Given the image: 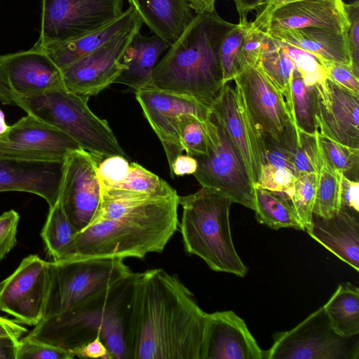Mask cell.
Masks as SVG:
<instances>
[{
  "label": "cell",
  "instance_id": "obj_1",
  "mask_svg": "<svg viewBox=\"0 0 359 359\" xmlns=\"http://www.w3.org/2000/svg\"><path fill=\"white\" fill-rule=\"evenodd\" d=\"M206 313L176 275L133 273L124 316L127 359H201Z\"/></svg>",
  "mask_w": 359,
  "mask_h": 359
},
{
  "label": "cell",
  "instance_id": "obj_2",
  "mask_svg": "<svg viewBox=\"0 0 359 359\" xmlns=\"http://www.w3.org/2000/svg\"><path fill=\"white\" fill-rule=\"evenodd\" d=\"M178 198L175 189L165 194H141L118 217L79 231L69 259H143L161 252L179 226Z\"/></svg>",
  "mask_w": 359,
  "mask_h": 359
},
{
  "label": "cell",
  "instance_id": "obj_3",
  "mask_svg": "<svg viewBox=\"0 0 359 359\" xmlns=\"http://www.w3.org/2000/svg\"><path fill=\"white\" fill-rule=\"evenodd\" d=\"M236 25L222 19L215 9L195 13L190 24L155 66L152 74L154 86L210 109L224 84L219 47Z\"/></svg>",
  "mask_w": 359,
  "mask_h": 359
},
{
  "label": "cell",
  "instance_id": "obj_4",
  "mask_svg": "<svg viewBox=\"0 0 359 359\" xmlns=\"http://www.w3.org/2000/svg\"><path fill=\"white\" fill-rule=\"evenodd\" d=\"M132 275L98 299L42 320L26 336L72 351L100 335L111 359H127L124 316Z\"/></svg>",
  "mask_w": 359,
  "mask_h": 359
},
{
  "label": "cell",
  "instance_id": "obj_5",
  "mask_svg": "<svg viewBox=\"0 0 359 359\" xmlns=\"http://www.w3.org/2000/svg\"><path fill=\"white\" fill-rule=\"evenodd\" d=\"M179 223L186 252L201 258L213 271L243 277L248 268L234 247L229 222L232 202L205 187L178 198Z\"/></svg>",
  "mask_w": 359,
  "mask_h": 359
},
{
  "label": "cell",
  "instance_id": "obj_6",
  "mask_svg": "<svg viewBox=\"0 0 359 359\" xmlns=\"http://www.w3.org/2000/svg\"><path fill=\"white\" fill-rule=\"evenodd\" d=\"M88 98L65 86L17 98L13 106L61 130L84 150L102 158L127 154L105 120L89 108Z\"/></svg>",
  "mask_w": 359,
  "mask_h": 359
},
{
  "label": "cell",
  "instance_id": "obj_7",
  "mask_svg": "<svg viewBox=\"0 0 359 359\" xmlns=\"http://www.w3.org/2000/svg\"><path fill=\"white\" fill-rule=\"evenodd\" d=\"M49 269L43 319L60 316L97 299L133 273L123 259L116 258L51 261Z\"/></svg>",
  "mask_w": 359,
  "mask_h": 359
},
{
  "label": "cell",
  "instance_id": "obj_8",
  "mask_svg": "<svg viewBox=\"0 0 359 359\" xmlns=\"http://www.w3.org/2000/svg\"><path fill=\"white\" fill-rule=\"evenodd\" d=\"M205 123L208 153L195 158L198 168L194 177L202 187L254 210L255 187L242 157L210 109Z\"/></svg>",
  "mask_w": 359,
  "mask_h": 359
},
{
  "label": "cell",
  "instance_id": "obj_9",
  "mask_svg": "<svg viewBox=\"0 0 359 359\" xmlns=\"http://www.w3.org/2000/svg\"><path fill=\"white\" fill-rule=\"evenodd\" d=\"M358 336L337 334L321 307L292 330L276 333L266 359H358Z\"/></svg>",
  "mask_w": 359,
  "mask_h": 359
},
{
  "label": "cell",
  "instance_id": "obj_10",
  "mask_svg": "<svg viewBox=\"0 0 359 359\" xmlns=\"http://www.w3.org/2000/svg\"><path fill=\"white\" fill-rule=\"evenodd\" d=\"M125 0H42L40 35L33 48L44 49L72 41L113 21Z\"/></svg>",
  "mask_w": 359,
  "mask_h": 359
},
{
  "label": "cell",
  "instance_id": "obj_11",
  "mask_svg": "<svg viewBox=\"0 0 359 359\" xmlns=\"http://www.w3.org/2000/svg\"><path fill=\"white\" fill-rule=\"evenodd\" d=\"M142 26L140 19L94 51L61 69L64 86L88 99L114 83L126 68L122 62L123 56Z\"/></svg>",
  "mask_w": 359,
  "mask_h": 359
},
{
  "label": "cell",
  "instance_id": "obj_12",
  "mask_svg": "<svg viewBox=\"0 0 359 359\" xmlns=\"http://www.w3.org/2000/svg\"><path fill=\"white\" fill-rule=\"evenodd\" d=\"M49 283V262L27 256L0 281V311L20 324L36 326L43 319Z\"/></svg>",
  "mask_w": 359,
  "mask_h": 359
},
{
  "label": "cell",
  "instance_id": "obj_13",
  "mask_svg": "<svg viewBox=\"0 0 359 359\" xmlns=\"http://www.w3.org/2000/svg\"><path fill=\"white\" fill-rule=\"evenodd\" d=\"M103 158L81 148L63 161L59 199L78 231L88 226L97 212L101 198L97 169Z\"/></svg>",
  "mask_w": 359,
  "mask_h": 359
},
{
  "label": "cell",
  "instance_id": "obj_14",
  "mask_svg": "<svg viewBox=\"0 0 359 359\" xmlns=\"http://www.w3.org/2000/svg\"><path fill=\"white\" fill-rule=\"evenodd\" d=\"M64 86L60 69L43 50L0 55V101L13 106L15 100Z\"/></svg>",
  "mask_w": 359,
  "mask_h": 359
},
{
  "label": "cell",
  "instance_id": "obj_15",
  "mask_svg": "<svg viewBox=\"0 0 359 359\" xmlns=\"http://www.w3.org/2000/svg\"><path fill=\"white\" fill-rule=\"evenodd\" d=\"M81 148L69 136L30 114L0 135V157L60 162Z\"/></svg>",
  "mask_w": 359,
  "mask_h": 359
},
{
  "label": "cell",
  "instance_id": "obj_16",
  "mask_svg": "<svg viewBox=\"0 0 359 359\" xmlns=\"http://www.w3.org/2000/svg\"><path fill=\"white\" fill-rule=\"evenodd\" d=\"M238 151L255 185L259 180L264 153L262 135L255 127L238 86L225 83L210 108Z\"/></svg>",
  "mask_w": 359,
  "mask_h": 359
},
{
  "label": "cell",
  "instance_id": "obj_17",
  "mask_svg": "<svg viewBox=\"0 0 359 359\" xmlns=\"http://www.w3.org/2000/svg\"><path fill=\"white\" fill-rule=\"evenodd\" d=\"M136 100L144 116L161 141L169 167L182 154L178 116L188 113L205 120L210 109L188 97L156 88L135 91Z\"/></svg>",
  "mask_w": 359,
  "mask_h": 359
},
{
  "label": "cell",
  "instance_id": "obj_18",
  "mask_svg": "<svg viewBox=\"0 0 359 359\" xmlns=\"http://www.w3.org/2000/svg\"><path fill=\"white\" fill-rule=\"evenodd\" d=\"M318 133L359 149V95L327 79L314 85Z\"/></svg>",
  "mask_w": 359,
  "mask_h": 359
},
{
  "label": "cell",
  "instance_id": "obj_19",
  "mask_svg": "<svg viewBox=\"0 0 359 359\" xmlns=\"http://www.w3.org/2000/svg\"><path fill=\"white\" fill-rule=\"evenodd\" d=\"M241 90L251 118L261 135L280 142L292 120L285 101L271 82L257 67L241 69L233 80Z\"/></svg>",
  "mask_w": 359,
  "mask_h": 359
},
{
  "label": "cell",
  "instance_id": "obj_20",
  "mask_svg": "<svg viewBox=\"0 0 359 359\" xmlns=\"http://www.w3.org/2000/svg\"><path fill=\"white\" fill-rule=\"evenodd\" d=\"M201 359H266L244 320L232 311L205 315Z\"/></svg>",
  "mask_w": 359,
  "mask_h": 359
},
{
  "label": "cell",
  "instance_id": "obj_21",
  "mask_svg": "<svg viewBox=\"0 0 359 359\" xmlns=\"http://www.w3.org/2000/svg\"><path fill=\"white\" fill-rule=\"evenodd\" d=\"M263 31L323 27L346 32L349 26L343 0H300L282 5L251 22Z\"/></svg>",
  "mask_w": 359,
  "mask_h": 359
},
{
  "label": "cell",
  "instance_id": "obj_22",
  "mask_svg": "<svg viewBox=\"0 0 359 359\" xmlns=\"http://www.w3.org/2000/svg\"><path fill=\"white\" fill-rule=\"evenodd\" d=\"M63 161L0 157V192L21 191L43 198L49 208L59 198Z\"/></svg>",
  "mask_w": 359,
  "mask_h": 359
},
{
  "label": "cell",
  "instance_id": "obj_23",
  "mask_svg": "<svg viewBox=\"0 0 359 359\" xmlns=\"http://www.w3.org/2000/svg\"><path fill=\"white\" fill-rule=\"evenodd\" d=\"M306 231L339 259L359 270L358 212L341 207L330 217L313 214Z\"/></svg>",
  "mask_w": 359,
  "mask_h": 359
},
{
  "label": "cell",
  "instance_id": "obj_24",
  "mask_svg": "<svg viewBox=\"0 0 359 359\" xmlns=\"http://www.w3.org/2000/svg\"><path fill=\"white\" fill-rule=\"evenodd\" d=\"M264 32L278 42L314 55L320 62H334L351 67L346 32L323 27Z\"/></svg>",
  "mask_w": 359,
  "mask_h": 359
},
{
  "label": "cell",
  "instance_id": "obj_25",
  "mask_svg": "<svg viewBox=\"0 0 359 359\" xmlns=\"http://www.w3.org/2000/svg\"><path fill=\"white\" fill-rule=\"evenodd\" d=\"M151 32L170 47L181 36L195 14L187 0H132Z\"/></svg>",
  "mask_w": 359,
  "mask_h": 359
},
{
  "label": "cell",
  "instance_id": "obj_26",
  "mask_svg": "<svg viewBox=\"0 0 359 359\" xmlns=\"http://www.w3.org/2000/svg\"><path fill=\"white\" fill-rule=\"evenodd\" d=\"M169 46L158 36L143 35L138 32L127 48L122 62L126 69L116 79L135 91L156 88L152 74L161 54Z\"/></svg>",
  "mask_w": 359,
  "mask_h": 359
},
{
  "label": "cell",
  "instance_id": "obj_27",
  "mask_svg": "<svg viewBox=\"0 0 359 359\" xmlns=\"http://www.w3.org/2000/svg\"><path fill=\"white\" fill-rule=\"evenodd\" d=\"M140 19L135 7L130 5L119 17L105 25L76 39L41 50H44L61 69L94 51Z\"/></svg>",
  "mask_w": 359,
  "mask_h": 359
},
{
  "label": "cell",
  "instance_id": "obj_28",
  "mask_svg": "<svg viewBox=\"0 0 359 359\" xmlns=\"http://www.w3.org/2000/svg\"><path fill=\"white\" fill-rule=\"evenodd\" d=\"M278 144L294 166L297 177L311 172L319 174L323 160L318 133H306L290 120L280 142Z\"/></svg>",
  "mask_w": 359,
  "mask_h": 359
},
{
  "label": "cell",
  "instance_id": "obj_29",
  "mask_svg": "<svg viewBox=\"0 0 359 359\" xmlns=\"http://www.w3.org/2000/svg\"><path fill=\"white\" fill-rule=\"evenodd\" d=\"M334 331L341 337L359 334V289L350 283L339 285L323 306Z\"/></svg>",
  "mask_w": 359,
  "mask_h": 359
},
{
  "label": "cell",
  "instance_id": "obj_30",
  "mask_svg": "<svg viewBox=\"0 0 359 359\" xmlns=\"http://www.w3.org/2000/svg\"><path fill=\"white\" fill-rule=\"evenodd\" d=\"M254 189V210L258 222L275 230L291 227L305 231L294 212L288 194L258 187H255Z\"/></svg>",
  "mask_w": 359,
  "mask_h": 359
},
{
  "label": "cell",
  "instance_id": "obj_31",
  "mask_svg": "<svg viewBox=\"0 0 359 359\" xmlns=\"http://www.w3.org/2000/svg\"><path fill=\"white\" fill-rule=\"evenodd\" d=\"M79 231L67 217L60 199L49 208L41 236L52 261L69 259L73 253V241Z\"/></svg>",
  "mask_w": 359,
  "mask_h": 359
},
{
  "label": "cell",
  "instance_id": "obj_32",
  "mask_svg": "<svg viewBox=\"0 0 359 359\" xmlns=\"http://www.w3.org/2000/svg\"><path fill=\"white\" fill-rule=\"evenodd\" d=\"M257 67L282 95L292 121L296 125L292 96V76L296 65L285 45L277 41L275 48L262 55Z\"/></svg>",
  "mask_w": 359,
  "mask_h": 359
},
{
  "label": "cell",
  "instance_id": "obj_33",
  "mask_svg": "<svg viewBox=\"0 0 359 359\" xmlns=\"http://www.w3.org/2000/svg\"><path fill=\"white\" fill-rule=\"evenodd\" d=\"M342 175L343 173L332 168L323 160V166L318 174L313 214L327 218L339 211L341 207Z\"/></svg>",
  "mask_w": 359,
  "mask_h": 359
},
{
  "label": "cell",
  "instance_id": "obj_34",
  "mask_svg": "<svg viewBox=\"0 0 359 359\" xmlns=\"http://www.w3.org/2000/svg\"><path fill=\"white\" fill-rule=\"evenodd\" d=\"M292 96L293 113L297 126L306 133L317 134L314 86H306L297 68L293 72Z\"/></svg>",
  "mask_w": 359,
  "mask_h": 359
},
{
  "label": "cell",
  "instance_id": "obj_35",
  "mask_svg": "<svg viewBox=\"0 0 359 359\" xmlns=\"http://www.w3.org/2000/svg\"><path fill=\"white\" fill-rule=\"evenodd\" d=\"M206 119L203 120L188 113L178 116L181 147L187 155L194 158L204 156L208 153Z\"/></svg>",
  "mask_w": 359,
  "mask_h": 359
},
{
  "label": "cell",
  "instance_id": "obj_36",
  "mask_svg": "<svg viewBox=\"0 0 359 359\" xmlns=\"http://www.w3.org/2000/svg\"><path fill=\"white\" fill-rule=\"evenodd\" d=\"M318 140L323 159L347 177L358 181L359 149L341 144L318 133Z\"/></svg>",
  "mask_w": 359,
  "mask_h": 359
},
{
  "label": "cell",
  "instance_id": "obj_37",
  "mask_svg": "<svg viewBox=\"0 0 359 359\" xmlns=\"http://www.w3.org/2000/svg\"><path fill=\"white\" fill-rule=\"evenodd\" d=\"M108 188L151 195L165 194L174 190L165 180L135 162L130 163L128 172L121 182Z\"/></svg>",
  "mask_w": 359,
  "mask_h": 359
},
{
  "label": "cell",
  "instance_id": "obj_38",
  "mask_svg": "<svg viewBox=\"0 0 359 359\" xmlns=\"http://www.w3.org/2000/svg\"><path fill=\"white\" fill-rule=\"evenodd\" d=\"M249 24L248 20L239 22L222 41L219 53L224 83L233 81L238 72V56Z\"/></svg>",
  "mask_w": 359,
  "mask_h": 359
},
{
  "label": "cell",
  "instance_id": "obj_39",
  "mask_svg": "<svg viewBox=\"0 0 359 359\" xmlns=\"http://www.w3.org/2000/svg\"><path fill=\"white\" fill-rule=\"evenodd\" d=\"M318 174L307 173L297 177L294 191L290 196L292 207L305 231L311 224Z\"/></svg>",
  "mask_w": 359,
  "mask_h": 359
},
{
  "label": "cell",
  "instance_id": "obj_40",
  "mask_svg": "<svg viewBox=\"0 0 359 359\" xmlns=\"http://www.w3.org/2000/svg\"><path fill=\"white\" fill-rule=\"evenodd\" d=\"M276 46V40L250 22L238 56V72L247 66L257 67L262 55Z\"/></svg>",
  "mask_w": 359,
  "mask_h": 359
},
{
  "label": "cell",
  "instance_id": "obj_41",
  "mask_svg": "<svg viewBox=\"0 0 359 359\" xmlns=\"http://www.w3.org/2000/svg\"><path fill=\"white\" fill-rule=\"evenodd\" d=\"M69 351L29 338H20L16 344L15 359H73Z\"/></svg>",
  "mask_w": 359,
  "mask_h": 359
},
{
  "label": "cell",
  "instance_id": "obj_42",
  "mask_svg": "<svg viewBox=\"0 0 359 359\" xmlns=\"http://www.w3.org/2000/svg\"><path fill=\"white\" fill-rule=\"evenodd\" d=\"M284 45L306 86H313L327 79L323 66L316 57L300 49Z\"/></svg>",
  "mask_w": 359,
  "mask_h": 359
},
{
  "label": "cell",
  "instance_id": "obj_43",
  "mask_svg": "<svg viewBox=\"0 0 359 359\" xmlns=\"http://www.w3.org/2000/svg\"><path fill=\"white\" fill-rule=\"evenodd\" d=\"M296 179L294 172L287 168L264 163L262 165L259 180L254 187L284 192L290 196L294 191Z\"/></svg>",
  "mask_w": 359,
  "mask_h": 359
},
{
  "label": "cell",
  "instance_id": "obj_44",
  "mask_svg": "<svg viewBox=\"0 0 359 359\" xmlns=\"http://www.w3.org/2000/svg\"><path fill=\"white\" fill-rule=\"evenodd\" d=\"M126 157L111 156L104 158L99 163L97 177L100 185L110 187L121 182L129 170Z\"/></svg>",
  "mask_w": 359,
  "mask_h": 359
},
{
  "label": "cell",
  "instance_id": "obj_45",
  "mask_svg": "<svg viewBox=\"0 0 359 359\" xmlns=\"http://www.w3.org/2000/svg\"><path fill=\"white\" fill-rule=\"evenodd\" d=\"M349 26L346 32L351 67L354 74L359 76V1L355 0L345 3Z\"/></svg>",
  "mask_w": 359,
  "mask_h": 359
},
{
  "label": "cell",
  "instance_id": "obj_46",
  "mask_svg": "<svg viewBox=\"0 0 359 359\" xmlns=\"http://www.w3.org/2000/svg\"><path fill=\"white\" fill-rule=\"evenodd\" d=\"M324 67L327 77L334 83L359 95V78L348 65L320 61Z\"/></svg>",
  "mask_w": 359,
  "mask_h": 359
},
{
  "label": "cell",
  "instance_id": "obj_47",
  "mask_svg": "<svg viewBox=\"0 0 359 359\" xmlns=\"http://www.w3.org/2000/svg\"><path fill=\"white\" fill-rule=\"evenodd\" d=\"M20 215L14 210L0 215V261L13 249L17 243L18 226Z\"/></svg>",
  "mask_w": 359,
  "mask_h": 359
},
{
  "label": "cell",
  "instance_id": "obj_48",
  "mask_svg": "<svg viewBox=\"0 0 359 359\" xmlns=\"http://www.w3.org/2000/svg\"><path fill=\"white\" fill-rule=\"evenodd\" d=\"M262 141L264 147L262 164L268 163L273 166L287 168L297 177L294 166L278 143L266 135H262Z\"/></svg>",
  "mask_w": 359,
  "mask_h": 359
},
{
  "label": "cell",
  "instance_id": "obj_49",
  "mask_svg": "<svg viewBox=\"0 0 359 359\" xmlns=\"http://www.w3.org/2000/svg\"><path fill=\"white\" fill-rule=\"evenodd\" d=\"M340 202L341 207L359 212L358 181L353 180L344 174L341 180Z\"/></svg>",
  "mask_w": 359,
  "mask_h": 359
},
{
  "label": "cell",
  "instance_id": "obj_50",
  "mask_svg": "<svg viewBox=\"0 0 359 359\" xmlns=\"http://www.w3.org/2000/svg\"><path fill=\"white\" fill-rule=\"evenodd\" d=\"M74 356L82 358L111 359L105 345L100 335L75 348L71 351Z\"/></svg>",
  "mask_w": 359,
  "mask_h": 359
},
{
  "label": "cell",
  "instance_id": "obj_51",
  "mask_svg": "<svg viewBox=\"0 0 359 359\" xmlns=\"http://www.w3.org/2000/svg\"><path fill=\"white\" fill-rule=\"evenodd\" d=\"M198 168L195 158L189 155H179L170 168L171 177L194 174Z\"/></svg>",
  "mask_w": 359,
  "mask_h": 359
},
{
  "label": "cell",
  "instance_id": "obj_52",
  "mask_svg": "<svg viewBox=\"0 0 359 359\" xmlns=\"http://www.w3.org/2000/svg\"><path fill=\"white\" fill-rule=\"evenodd\" d=\"M27 333V329L20 323L0 316V338H9L18 341L21 337Z\"/></svg>",
  "mask_w": 359,
  "mask_h": 359
},
{
  "label": "cell",
  "instance_id": "obj_53",
  "mask_svg": "<svg viewBox=\"0 0 359 359\" xmlns=\"http://www.w3.org/2000/svg\"><path fill=\"white\" fill-rule=\"evenodd\" d=\"M239 16V22L248 20V14L262 7L261 0H233Z\"/></svg>",
  "mask_w": 359,
  "mask_h": 359
},
{
  "label": "cell",
  "instance_id": "obj_54",
  "mask_svg": "<svg viewBox=\"0 0 359 359\" xmlns=\"http://www.w3.org/2000/svg\"><path fill=\"white\" fill-rule=\"evenodd\" d=\"M17 342L9 338H0V359H15Z\"/></svg>",
  "mask_w": 359,
  "mask_h": 359
},
{
  "label": "cell",
  "instance_id": "obj_55",
  "mask_svg": "<svg viewBox=\"0 0 359 359\" xmlns=\"http://www.w3.org/2000/svg\"><path fill=\"white\" fill-rule=\"evenodd\" d=\"M262 6H264L262 11L259 13H257V15H265L269 13L273 10L276 8L291 2L300 1V0H261Z\"/></svg>",
  "mask_w": 359,
  "mask_h": 359
},
{
  "label": "cell",
  "instance_id": "obj_56",
  "mask_svg": "<svg viewBox=\"0 0 359 359\" xmlns=\"http://www.w3.org/2000/svg\"><path fill=\"white\" fill-rule=\"evenodd\" d=\"M191 8L195 13H202L206 11H211L207 0H187Z\"/></svg>",
  "mask_w": 359,
  "mask_h": 359
},
{
  "label": "cell",
  "instance_id": "obj_57",
  "mask_svg": "<svg viewBox=\"0 0 359 359\" xmlns=\"http://www.w3.org/2000/svg\"><path fill=\"white\" fill-rule=\"evenodd\" d=\"M8 126L6 122L4 112L0 109V135L8 129Z\"/></svg>",
  "mask_w": 359,
  "mask_h": 359
},
{
  "label": "cell",
  "instance_id": "obj_58",
  "mask_svg": "<svg viewBox=\"0 0 359 359\" xmlns=\"http://www.w3.org/2000/svg\"><path fill=\"white\" fill-rule=\"evenodd\" d=\"M217 0H207L208 6L211 11L215 10V4Z\"/></svg>",
  "mask_w": 359,
  "mask_h": 359
},
{
  "label": "cell",
  "instance_id": "obj_59",
  "mask_svg": "<svg viewBox=\"0 0 359 359\" xmlns=\"http://www.w3.org/2000/svg\"><path fill=\"white\" fill-rule=\"evenodd\" d=\"M128 1V3L130 4V5L132 4V0H127Z\"/></svg>",
  "mask_w": 359,
  "mask_h": 359
}]
</instances>
